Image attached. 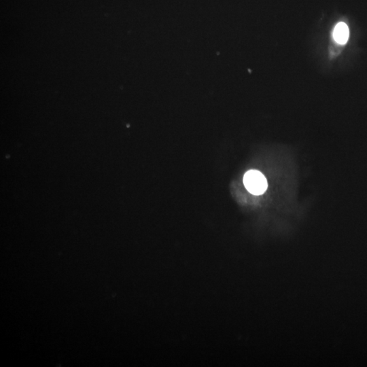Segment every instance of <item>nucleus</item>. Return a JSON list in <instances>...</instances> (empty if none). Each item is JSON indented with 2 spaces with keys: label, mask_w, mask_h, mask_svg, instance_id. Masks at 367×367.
Listing matches in <instances>:
<instances>
[{
  "label": "nucleus",
  "mask_w": 367,
  "mask_h": 367,
  "mask_svg": "<svg viewBox=\"0 0 367 367\" xmlns=\"http://www.w3.org/2000/svg\"><path fill=\"white\" fill-rule=\"evenodd\" d=\"M244 186L246 189L254 195H260L266 191L268 184L266 178L257 170H250L244 177Z\"/></svg>",
  "instance_id": "f257e3e1"
},
{
  "label": "nucleus",
  "mask_w": 367,
  "mask_h": 367,
  "mask_svg": "<svg viewBox=\"0 0 367 367\" xmlns=\"http://www.w3.org/2000/svg\"><path fill=\"white\" fill-rule=\"evenodd\" d=\"M349 28L345 23H339L334 28L333 36L334 40L340 45H345L349 39Z\"/></svg>",
  "instance_id": "f03ea898"
}]
</instances>
